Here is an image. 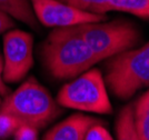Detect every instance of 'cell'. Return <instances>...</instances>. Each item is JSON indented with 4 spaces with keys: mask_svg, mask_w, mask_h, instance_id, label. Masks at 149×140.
<instances>
[{
    "mask_svg": "<svg viewBox=\"0 0 149 140\" xmlns=\"http://www.w3.org/2000/svg\"><path fill=\"white\" fill-rule=\"evenodd\" d=\"M39 54L46 70L58 80L76 78L98 62L77 26L51 30Z\"/></svg>",
    "mask_w": 149,
    "mask_h": 140,
    "instance_id": "6da1fadb",
    "label": "cell"
},
{
    "mask_svg": "<svg viewBox=\"0 0 149 140\" xmlns=\"http://www.w3.org/2000/svg\"><path fill=\"white\" fill-rule=\"evenodd\" d=\"M0 112L11 116L20 125L40 130L60 116L62 109L48 89L30 77L17 90L3 97Z\"/></svg>",
    "mask_w": 149,
    "mask_h": 140,
    "instance_id": "7a4b0ae2",
    "label": "cell"
},
{
    "mask_svg": "<svg viewBox=\"0 0 149 140\" xmlns=\"http://www.w3.org/2000/svg\"><path fill=\"white\" fill-rule=\"evenodd\" d=\"M104 67V81L112 96L119 100H129L149 85L148 42L107 58Z\"/></svg>",
    "mask_w": 149,
    "mask_h": 140,
    "instance_id": "3957f363",
    "label": "cell"
},
{
    "mask_svg": "<svg viewBox=\"0 0 149 140\" xmlns=\"http://www.w3.org/2000/svg\"><path fill=\"white\" fill-rule=\"evenodd\" d=\"M77 28L98 62L135 49L141 41V32L137 24L124 18L78 24Z\"/></svg>",
    "mask_w": 149,
    "mask_h": 140,
    "instance_id": "277c9868",
    "label": "cell"
},
{
    "mask_svg": "<svg viewBox=\"0 0 149 140\" xmlns=\"http://www.w3.org/2000/svg\"><path fill=\"white\" fill-rule=\"evenodd\" d=\"M57 104L63 108L110 115L112 106L109 100L102 73L90 68L62 87L57 95Z\"/></svg>",
    "mask_w": 149,
    "mask_h": 140,
    "instance_id": "5b68a950",
    "label": "cell"
},
{
    "mask_svg": "<svg viewBox=\"0 0 149 140\" xmlns=\"http://www.w3.org/2000/svg\"><path fill=\"white\" fill-rule=\"evenodd\" d=\"M33 37L26 31L13 29L3 36V72L8 84L19 82L33 66Z\"/></svg>",
    "mask_w": 149,
    "mask_h": 140,
    "instance_id": "8992f818",
    "label": "cell"
},
{
    "mask_svg": "<svg viewBox=\"0 0 149 140\" xmlns=\"http://www.w3.org/2000/svg\"><path fill=\"white\" fill-rule=\"evenodd\" d=\"M37 20L46 27H71L89 22H102L106 15L77 9L59 0H29Z\"/></svg>",
    "mask_w": 149,
    "mask_h": 140,
    "instance_id": "52a82bcc",
    "label": "cell"
},
{
    "mask_svg": "<svg viewBox=\"0 0 149 140\" xmlns=\"http://www.w3.org/2000/svg\"><path fill=\"white\" fill-rule=\"evenodd\" d=\"M95 125H104V121L84 114H74L48 130L44 140H84L88 129Z\"/></svg>",
    "mask_w": 149,
    "mask_h": 140,
    "instance_id": "ba28073f",
    "label": "cell"
},
{
    "mask_svg": "<svg viewBox=\"0 0 149 140\" xmlns=\"http://www.w3.org/2000/svg\"><path fill=\"white\" fill-rule=\"evenodd\" d=\"M0 10L29 26L31 29L39 31V21L33 13L29 0H0Z\"/></svg>",
    "mask_w": 149,
    "mask_h": 140,
    "instance_id": "9c48e42d",
    "label": "cell"
},
{
    "mask_svg": "<svg viewBox=\"0 0 149 140\" xmlns=\"http://www.w3.org/2000/svg\"><path fill=\"white\" fill-rule=\"evenodd\" d=\"M134 122L140 140H149V92H143L134 102Z\"/></svg>",
    "mask_w": 149,
    "mask_h": 140,
    "instance_id": "30bf717a",
    "label": "cell"
},
{
    "mask_svg": "<svg viewBox=\"0 0 149 140\" xmlns=\"http://www.w3.org/2000/svg\"><path fill=\"white\" fill-rule=\"evenodd\" d=\"M115 131L118 140H140L134 122V102L126 104L118 114Z\"/></svg>",
    "mask_w": 149,
    "mask_h": 140,
    "instance_id": "8fae6325",
    "label": "cell"
},
{
    "mask_svg": "<svg viewBox=\"0 0 149 140\" xmlns=\"http://www.w3.org/2000/svg\"><path fill=\"white\" fill-rule=\"evenodd\" d=\"M110 11L127 12L140 19L148 20L149 0H111Z\"/></svg>",
    "mask_w": 149,
    "mask_h": 140,
    "instance_id": "7c38bea8",
    "label": "cell"
},
{
    "mask_svg": "<svg viewBox=\"0 0 149 140\" xmlns=\"http://www.w3.org/2000/svg\"><path fill=\"white\" fill-rule=\"evenodd\" d=\"M59 1L84 11L97 13V15H106L107 12L110 11L111 0H59Z\"/></svg>",
    "mask_w": 149,
    "mask_h": 140,
    "instance_id": "4fadbf2b",
    "label": "cell"
},
{
    "mask_svg": "<svg viewBox=\"0 0 149 140\" xmlns=\"http://www.w3.org/2000/svg\"><path fill=\"white\" fill-rule=\"evenodd\" d=\"M20 123L11 116L0 112V139H7L13 136Z\"/></svg>",
    "mask_w": 149,
    "mask_h": 140,
    "instance_id": "5bb4252c",
    "label": "cell"
},
{
    "mask_svg": "<svg viewBox=\"0 0 149 140\" xmlns=\"http://www.w3.org/2000/svg\"><path fill=\"white\" fill-rule=\"evenodd\" d=\"M84 140H115L102 125H95L88 129Z\"/></svg>",
    "mask_w": 149,
    "mask_h": 140,
    "instance_id": "9a60e30c",
    "label": "cell"
},
{
    "mask_svg": "<svg viewBox=\"0 0 149 140\" xmlns=\"http://www.w3.org/2000/svg\"><path fill=\"white\" fill-rule=\"evenodd\" d=\"M38 132L39 130L33 127L20 125L15 131L13 137L15 140H38Z\"/></svg>",
    "mask_w": 149,
    "mask_h": 140,
    "instance_id": "2e32d148",
    "label": "cell"
},
{
    "mask_svg": "<svg viewBox=\"0 0 149 140\" xmlns=\"http://www.w3.org/2000/svg\"><path fill=\"white\" fill-rule=\"evenodd\" d=\"M13 27H15V20L13 17L0 10V35L3 33L5 31L10 30Z\"/></svg>",
    "mask_w": 149,
    "mask_h": 140,
    "instance_id": "e0dca14e",
    "label": "cell"
},
{
    "mask_svg": "<svg viewBox=\"0 0 149 140\" xmlns=\"http://www.w3.org/2000/svg\"><path fill=\"white\" fill-rule=\"evenodd\" d=\"M2 72H3V57L0 54V97L3 98L10 92V89L2 79Z\"/></svg>",
    "mask_w": 149,
    "mask_h": 140,
    "instance_id": "ac0fdd59",
    "label": "cell"
}]
</instances>
